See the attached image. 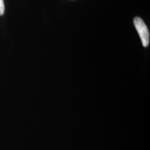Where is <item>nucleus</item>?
<instances>
[{"instance_id":"1","label":"nucleus","mask_w":150,"mask_h":150,"mask_svg":"<svg viewBox=\"0 0 150 150\" xmlns=\"http://www.w3.org/2000/svg\"><path fill=\"white\" fill-rule=\"evenodd\" d=\"M134 24L135 27L138 31L141 40L143 47H147L149 43V29L143 20L139 17H136L134 19Z\"/></svg>"},{"instance_id":"2","label":"nucleus","mask_w":150,"mask_h":150,"mask_svg":"<svg viewBox=\"0 0 150 150\" xmlns=\"http://www.w3.org/2000/svg\"><path fill=\"white\" fill-rule=\"evenodd\" d=\"M4 0H0V16H3L4 13Z\"/></svg>"}]
</instances>
